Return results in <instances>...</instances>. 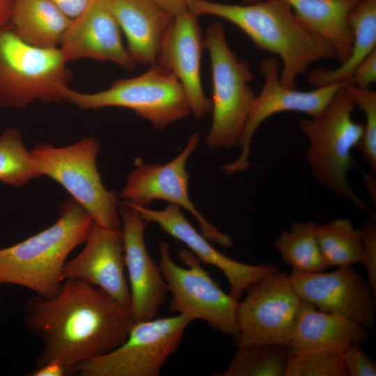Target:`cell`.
I'll use <instances>...</instances> for the list:
<instances>
[{
    "instance_id": "6da1fadb",
    "label": "cell",
    "mask_w": 376,
    "mask_h": 376,
    "mask_svg": "<svg viewBox=\"0 0 376 376\" xmlns=\"http://www.w3.org/2000/svg\"><path fill=\"white\" fill-rule=\"evenodd\" d=\"M23 320L42 345L36 366L58 360L68 373L120 345L135 322L130 308L102 289L75 279H65L50 298L29 299Z\"/></svg>"
},
{
    "instance_id": "7a4b0ae2",
    "label": "cell",
    "mask_w": 376,
    "mask_h": 376,
    "mask_svg": "<svg viewBox=\"0 0 376 376\" xmlns=\"http://www.w3.org/2000/svg\"><path fill=\"white\" fill-rule=\"evenodd\" d=\"M196 16L209 15L226 19L244 31L260 49L281 59V83L296 88L298 75L313 62L336 58L331 45L304 27L284 0L258 1L246 5L208 0H187Z\"/></svg>"
},
{
    "instance_id": "3957f363",
    "label": "cell",
    "mask_w": 376,
    "mask_h": 376,
    "mask_svg": "<svg viewBox=\"0 0 376 376\" xmlns=\"http://www.w3.org/2000/svg\"><path fill=\"white\" fill-rule=\"evenodd\" d=\"M93 224L82 205L72 197L65 199L54 224L0 249V285H17L44 298L53 297L63 281L68 256L85 242Z\"/></svg>"
},
{
    "instance_id": "277c9868",
    "label": "cell",
    "mask_w": 376,
    "mask_h": 376,
    "mask_svg": "<svg viewBox=\"0 0 376 376\" xmlns=\"http://www.w3.org/2000/svg\"><path fill=\"white\" fill-rule=\"evenodd\" d=\"M345 83L320 114L300 119L299 127L308 139L306 159L315 178L338 197L370 213L347 179L348 172L356 164L352 151L359 147L364 127L363 123L352 118L355 104Z\"/></svg>"
},
{
    "instance_id": "5b68a950",
    "label": "cell",
    "mask_w": 376,
    "mask_h": 376,
    "mask_svg": "<svg viewBox=\"0 0 376 376\" xmlns=\"http://www.w3.org/2000/svg\"><path fill=\"white\" fill-rule=\"evenodd\" d=\"M61 49L24 42L8 24L0 27V107L58 103L72 78Z\"/></svg>"
},
{
    "instance_id": "8992f818",
    "label": "cell",
    "mask_w": 376,
    "mask_h": 376,
    "mask_svg": "<svg viewBox=\"0 0 376 376\" xmlns=\"http://www.w3.org/2000/svg\"><path fill=\"white\" fill-rule=\"evenodd\" d=\"M203 47L208 51L212 77V120L205 139L210 150L238 145L256 97L249 84L253 79L250 64L239 60L230 49L223 23L211 24Z\"/></svg>"
},
{
    "instance_id": "52a82bcc",
    "label": "cell",
    "mask_w": 376,
    "mask_h": 376,
    "mask_svg": "<svg viewBox=\"0 0 376 376\" xmlns=\"http://www.w3.org/2000/svg\"><path fill=\"white\" fill-rule=\"evenodd\" d=\"M64 100L82 110L111 107L130 109L158 130L191 113L180 82L172 72L157 63L137 77L115 80L102 91L85 93L68 87Z\"/></svg>"
},
{
    "instance_id": "ba28073f",
    "label": "cell",
    "mask_w": 376,
    "mask_h": 376,
    "mask_svg": "<svg viewBox=\"0 0 376 376\" xmlns=\"http://www.w3.org/2000/svg\"><path fill=\"white\" fill-rule=\"evenodd\" d=\"M100 146L93 137H85L65 147L40 143L31 155L41 176L59 183L91 216L97 224L120 228L118 196L103 185L96 159Z\"/></svg>"
},
{
    "instance_id": "9c48e42d",
    "label": "cell",
    "mask_w": 376,
    "mask_h": 376,
    "mask_svg": "<svg viewBox=\"0 0 376 376\" xmlns=\"http://www.w3.org/2000/svg\"><path fill=\"white\" fill-rule=\"evenodd\" d=\"M159 255V267L172 295L170 309L191 321H205L224 335L235 336L238 301L223 291L189 250L178 251L186 267L173 260L166 242L160 244Z\"/></svg>"
},
{
    "instance_id": "30bf717a",
    "label": "cell",
    "mask_w": 376,
    "mask_h": 376,
    "mask_svg": "<svg viewBox=\"0 0 376 376\" xmlns=\"http://www.w3.org/2000/svg\"><path fill=\"white\" fill-rule=\"evenodd\" d=\"M191 320L183 315L136 322L118 347L77 366L80 376H158L177 351Z\"/></svg>"
},
{
    "instance_id": "8fae6325",
    "label": "cell",
    "mask_w": 376,
    "mask_h": 376,
    "mask_svg": "<svg viewBox=\"0 0 376 376\" xmlns=\"http://www.w3.org/2000/svg\"><path fill=\"white\" fill-rule=\"evenodd\" d=\"M237 308V349L278 345L287 347L301 299L285 272L277 271L249 285Z\"/></svg>"
},
{
    "instance_id": "7c38bea8",
    "label": "cell",
    "mask_w": 376,
    "mask_h": 376,
    "mask_svg": "<svg viewBox=\"0 0 376 376\" xmlns=\"http://www.w3.org/2000/svg\"><path fill=\"white\" fill-rule=\"evenodd\" d=\"M200 144V132L192 133L180 154L164 164L138 165L129 175L120 197L130 203L148 207L163 200L189 212L196 219L201 233L224 247L233 246L231 237L212 226L198 210L189 194V173L186 164Z\"/></svg>"
},
{
    "instance_id": "4fadbf2b",
    "label": "cell",
    "mask_w": 376,
    "mask_h": 376,
    "mask_svg": "<svg viewBox=\"0 0 376 376\" xmlns=\"http://www.w3.org/2000/svg\"><path fill=\"white\" fill-rule=\"evenodd\" d=\"M260 70L265 76V84L254 100L238 143L241 148L240 156L236 160L221 166L222 171L228 175L250 169L249 157L253 135L267 118L283 111L301 112L315 117L323 111L345 83L316 87L309 91H299L281 83L279 64L275 57L264 59L260 63Z\"/></svg>"
},
{
    "instance_id": "5bb4252c",
    "label": "cell",
    "mask_w": 376,
    "mask_h": 376,
    "mask_svg": "<svg viewBox=\"0 0 376 376\" xmlns=\"http://www.w3.org/2000/svg\"><path fill=\"white\" fill-rule=\"evenodd\" d=\"M288 277L301 300L368 329L374 328L375 306L371 287L352 265L327 273L292 269Z\"/></svg>"
},
{
    "instance_id": "9a60e30c",
    "label": "cell",
    "mask_w": 376,
    "mask_h": 376,
    "mask_svg": "<svg viewBox=\"0 0 376 376\" xmlns=\"http://www.w3.org/2000/svg\"><path fill=\"white\" fill-rule=\"evenodd\" d=\"M125 266L127 271L130 309L134 322L157 317L167 299V285L159 265L148 253L144 239L146 221L126 201H119Z\"/></svg>"
},
{
    "instance_id": "2e32d148",
    "label": "cell",
    "mask_w": 376,
    "mask_h": 376,
    "mask_svg": "<svg viewBox=\"0 0 376 376\" xmlns=\"http://www.w3.org/2000/svg\"><path fill=\"white\" fill-rule=\"evenodd\" d=\"M127 202L146 221L157 224L165 233L185 244L201 262L217 267L230 284L229 295L237 301L249 285L279 271L272 265H249L220 253L192 226L178 205L169 203L164 210H157Z\"/></svg>"
},
{
    "instance_id": "e0dca14e",
    "label": "cell",
    "mask_w": 376,
    "mask_h": 376,
    "mask_svg": "<svg viewBox=\"0 0 376 376\" xmlns=\"http://www.w3.org/2000/svg\"><path fill=\"white\" fill-rule=\"evenodd\" d=\"M84 243L81 251L66 261L63 280L75 279L95 285L130 308L121 228H107L93 221Z\"/></svg>"
},
{
    "instance_id": "ac0fdd59",
    "label": "cell",
    "mask_w": 376,
    "mask_h": 376,
    "mask_svg": "<svg viewBox=\"0 0 376 376\" xmlns=\"http://www.w3.org/2000/svg\"><path fill=\"white\" fill-rule=\"evenodd\" d=\"M120 28L107 0H90L64 33L59 48L69 62L80 58L111 61L133 70L136 63L121 38Z\"/></svg>"
},
{
    "instance_id": "d6986e66",
    "label": "cell",
    "mask_w": 376,
    "mask_h": 376,
    "mask_svg": "<svg viewBox=\"0 0 376 376\" xmlns=\"http://www.w3.org/2000/svg\"><path fill=\"white\" fill-rule=\"evenodd\" d=\"M197 17L187 10L173 18L162 38L157 63L178 78L191 113L201 118L211 111L212 102L205 95L201 81L203 39Z\"/></svg>"
},
{
    "instance_id": "ffe728a7",
    "label": "cell",
    "mask_w": 376,
    "mask_h": 376,
    "mask_svg": "<svg viewBox=\"0 0 376 376\" xmlns=\"http://www.w3.org/2000/svg\"><path fill=\"white\" fill-rule=\"evenodd\" d=\"M369 338L368 329L345 318L316 310L301 300L288 346L290 354L342 350Z\"/></svg>"
},
{
    "instance_id": "44dd1931",
    "label": "cell",
    "mask_w": 376,
    "mask_h": 376,
    "mask_svg": "<svg viewBox=\"0 0 376 376\" xmlns=\"http://www.w3.org/2000/svg\"><path fill=\"white\" fill-rule=\"evenodd\" d=\"M127 41V49L136 63H157L162 38L173 17L154 0H107Z\"/></svg>"
},
{
    "instance_id": "7402d4cb",
    "label": "cell",
    "mask_w": 376,
    "mask_h": 376,
    "mask_svg": "<svg viewBox=\"0 0 376 376\" xmlns=\"http://www.w3.org/2000/svg\"><path fill=\"white\" fill-rule=\"evenodd\" d=\"M260 0H244L246 3ZM300 24L329 42L340 63L350 55L353 36L348 22L352 9L361 0H284Z\"/></svg>"
},
{
    "instance_id": "603a6c76",
    "label": "cell",
    "mask_w": 376,
    "mask_h": 376,
    "mask_svg": "<svg viewBox=\"0 0 376 376\" xmlns=\"http://www.w3.org/2000/svg\"><path fill=\"white\" fill-rule=\"evenodd\" d=\"M71 22L50 0H15L9 24L28 44L56 48Z\"/></svg>"
},
{
    "instance_id": "cb8c5ba5",
    "label": "cell",
    "mask_w": 376,
    "mask_h": 376,
    "mask_svg": "<svg viewBox=\"0 0 376 376\" xmlns=\"http://www.w3.org/2000/svg\"><path fill=\"white\" fill-rule=\"evenodd\" d=\"M348 22L353 42L350 56L334 69L315 68L308 82L315 86L348 81L358 65L376 49V0H361L350 11Z\"/></svg>"
},
{
    "instance_id": "d4e9b609",
    "label": "cell",
    "mask_w": 376,
    "mask_h": 376,
    "mask_svg": "<svg viewBox=\"0 0 376 376\" xmlns=\"http://www.w3.org/2000/svg\"><path fill=\"white\" fill-rule=\"evenodd\" d=\"M313 221L294 222L289 230H283L274 246L284 263L293 270L304 272H324L328 267L321 254Z\"/></svg>"
},
{
    "instance_id": "484cf974",
    "label": "cell",
    "mask_w": 376,
    "mask_h": 376,
    "mask_svg": "<svg viewBox=\"0 0 376 376\" xmlns=\"http://www.w3.org/2000/svg\"><path fill=\"white\" fill-rule=\"evenodd\" d=\"M316 238L327 267H344L360 263L362 229L355 228L347 218H338L318 225Z\"/></svg>"
},
{
    "instance_id": "4316f807",
    "label": "cell",
    "mask_w": 376,
    "mask_h": 376,
    "mask_svg": "<svg viewBox=\"0 0 376 376\" xmlns=\"http://www.w3.org/2000/svg\"><path fill=\"white\" fill-rule=\"evenodd\" d=\"M39 177L38 168L20 132L8 128L0 136V182L19 188Z\"/></svg>"
},
{
    "instance_id": "83f0119b",
    "label": "cell",
    "mask_w": 376,
    "mask_h": 376,
    "mask_svg": "<svg viewBox=\"0 0 376 376\" xmlns=\"http://www.w3.org/2000/svg\"><path fill=\"white\" fill-rule=\"evenodd\" d=\"M288 352L286 347L265 345L238 348L220 376H284Z\"/></svg>"
},
{
    "instance_id": "f1b7e54d",
    "label": "cell",
    "mask_w": 376,
    "mask_h": 376,
    "mask_svg": "<svg viewBox=\"0 0 376 376\" xmlns=\"http://www.w3.org/2000/svg\"><path fill=\"white\" fill-rule=\"evenodd\" d=\"M284 376H348L341 350L288 354Z\"/></svg>"
},
{
    "instance_id": "f546056e",
    "label": "cell",
    "mask_w": 376,
    "mask_h": 376,
    "mask_svg": "<svg viewBox=\"0 0 376 376\" xmlns=\"http://www.w3.org/2000/svg\"><path fill=\"white\" fill-rule=\"evenodd\" d=\"M352 98L365 115L363 135L358 147L363 161L372 173H376V92L369 87L362 88L346 81L345 85Z\"/></svg>"
},
{
    "instance_id": "4dcf8cb0",
    "label": "cell",
    "mask_w": 376,
    "mask_h": 376,
    "mask_svg": "<svg viewBox=\"0 0 376 376\" xmlns=\"http://www.w3.org/2000/svg\"><path fill=\"white\" fill-rule=\"evenodd\" d=\"M362 253L360 263L365 267L374 297L376 296V226L368 219L362 228Z\"/></svg>"
},
{
    "instance_id": "1f68e13d",
    "label": "cell",
    "mask_w": 376,
    "mask_h": 376,
    "mask_svg": "<svg viewBox=\"0 0 376 376\" xmlns=\"http://www.w3.org/2000/svg\"><path fill=\"white\" fill-rule=\"evenodd\" d=\"M342 357L350 376H375V363L359 343L351 344L342 350Z\"/></svg>"
},
{
    "instance_id": "d6a6232c",
    "label": "cell",
    "mask_w": 376,
    "mask_h": 376,
    "mask_svg": "<svg viewBox=\"0 0 376 376\" xmlns=\"http://www.w3.org/2000/svg\"><path fill=\"white\" fill-rule=\"evenodd\" d=\"M376 81V49L368 55L356 68L348 83L358 87L367 88Z\"/></svg>"
},
{
    "instance_id": "836d02e7",
    "label": "cell",
    "mask_w": 376,
    "mask_h": 376,
    "mask_svg": "<svg viewBox=\"0 0 376 376\" xmlns=\"http://www.w3.org/2000/svg\"><path fill=\"white\" fill-rule=\"evenodd\" d=\"M70 18L78 16L90 0H50Z\"/></svg>"
},
{
    "instance_id": "e575fe53",
    "label": "cell",
    "mask_w": 376,
    "mask_h": 376,
    "mask_svg": "<svg viewBox=\"0 0 376 376\" xmlns=\"http://www.w3.org/2000/svg\"><path fill=\"white\" fill-rule=\"evenodd\" d=\"M68 371L64 364L58 360L49 361L36 367L30 374L31 376H63Z\"/></svg>"
},
{
    "instance_id": "d590c367",
    "label": "cell",
    "mask_w": 376,
    "mask_h": 376,
    "mask_svg": "<svg viewBox=\"0 0 376 376\" xmlns=\"http://www.w3.org/2000/svg\"><path fill=\"white\" fill-rule=\"evenodd\" d=\"M164 11L173 17L188 10L187 0H154Z\"/></svg>"
},
{
    "instance_id": "8d00e7d4",
    "label": "cell",
    "mask_w": 376,
    "mask_h": 376,
    "mask_svg": "<svg viewBox=\"0 0 376 376\" xmlns=\"http://www.w3.org/2000/svg\"><path fill=\"white\" fill-rule=\"evenodd\" d=\"M15 0H0V27L10 23Z\"/></svg>"
},
{
    "instance_id": "74e56055",
    "label": "cell",
    "mask_w": 376,
    "mask_h": 376,
    "mask_svg": "<svg viewBox=\"0 0 376 376\" xmlns=\"http://www.w3.org/2000/svg\"><path fill=\"white\" fill-rule=\"evenodd\" d=\"M365 178V182L366 184V187L368 189V192L370 193V196L372 198V200L374 199V201H375V191H373V187H375V175L371 173V174H366L364 175Z\"/></svg>"
}]
</instances>
